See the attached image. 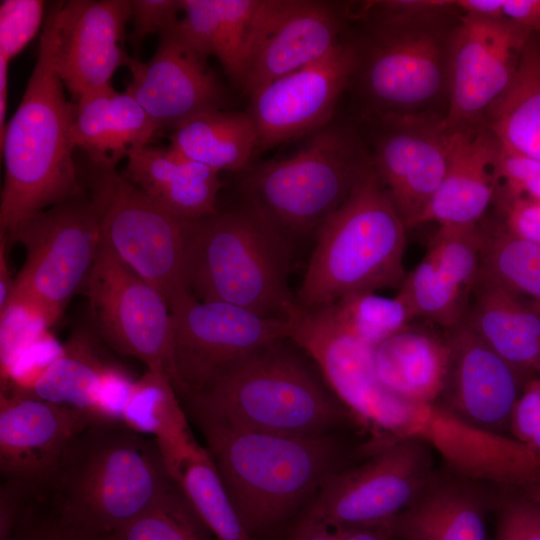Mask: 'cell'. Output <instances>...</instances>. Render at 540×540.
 Masks as SVG:
<instances>
[{
    "label": "cell",
    "mask_w": 540,
    "mask_h": 540,
    "mask_svg": "<svg viewBox=\"0 0 540 540\" xmlns=\"http://www.w3.org/2000/svg\"><path fill=\"white\" fill-rule=\"evenodd\" d=\"M59 2L47 7L36 64L0 140L5 169L0 231L4 233L85 190L73 158L76 105L67 99L54 63Z\"/></svg>",
    "instance_id": "obj_1"
},
{
    "label": "cell",
    "mask_w": 540,
    "mask_h": 540,
    "mask_svg": "<svg viewBox=\"0 0 540 540\" xmlns=\"http://www.w3.org/2000/svg\"><path fill=\"white\" fill-rule=\"evenodd\" d=\"M290 338L237 361L182 400L196 422L315 437L353 418Z\"/></svg>",
    "instance_id": "obj_2"
},
{
    "label": "cell",
    "mask_w": 540,
    "mask_h": 540,
    "mask_svg": "<svg viewBox=\"0 0 540 540\" xmlns=\"http://www.w3.org/2000/svg\"><path fill=\"white\" fill-rule=\"evenodd\" d=\"M176 482L155 438L94 421L70 442L43 498L67 521L109 536Z\"/></svg>",
    "instance_id": "obj_3"
},
{
    "label": "cell",
    "mask_w": 540,
    "mask_h": 540,
    "mask_svg": "<svg viewBox=\"0 0 540 540\" xmlns=\"http://www.w3.org/2000/svg\"><path fill=\"white\" fill-rule=\"evenodd\" d=\"M223 486L256 540L302 511L327 479L346 467L331 434L292 436L197 422Z\"/></svg>",
    "instance_id": "obj_4"
},
{
    "label": "cell",
    "mask_w": 540,
    "mask_h": 540,
    "mask_svg": "<svg viewBox=\"0 0 540 540\" xmlns=\"http://www.w3.org/2000/svg\"><path fill=\"white\" fill-rule=\"evenodd\" d=\"M293 246L245 204L189 221L184 277L200 301L289 319L298 309L289 288Z\"/></svg>",
    "instance_id": "obj_5"
},
{
    "label": "cell",
    "mask_w": 540,
    "mask_h": 540,
    "mask_svg": "<svg viewBox=\"0 0 540 540\" xmlns=\"http://www.w3.org/2000/svg\"><path fill=\"white\" fill-rule=\"evenodd\" d=\"M407 226L372 163L324 222L296 294L302 309L327 307L357 293L402 286Z\"/></svg>",
    "instance_id": "obj_6"
},
{
    "label": "cell",
    "mask_w": 540,
    "mask_h": 540,
    "mask_svg": "<svg viewBox=\"0 0 540 540\" xmlns=\"http://www.w3.org/2000/svg\"><path fill=\"white\" fill-rule=\"evenodd\" d=\"M308 137L288 157L250 165L239 182L242 203L292 246L315 237L371 162L350 125L331 122Z\"/></svg>",
    "instance_id": "obj_7"
},
{
    "label": "cell",
    "mask_w": 540,
    "mask_h": 540,
    "mask_svg": "<svg viewBox=\"0 0 540 540\" xmlns=\"http://www.w3.org/2000/svg\"><path fill=\"white\" fill-rule=\"evenodd\" d=\"M451 14L401 22H365L353 41L350 84L364 104L363 118L435 112L448 99Z\"/></svg>",
    "instance_id": "obj_8"
},
{
    "label": "cell",
    "mask_w": 540,
    "mask_h": 540,
    "mask_svg": "<svg viewBox=\"0 0 540 540\" xmlns=\"http://www.w3.org/2000/svg\"><path fill=\"white\" fill-rule=\"evenodd\" d=\"M101 243L156 288L169 308L189 294L184 264L188 222L158 205L116 169L79 168Z\"/></svg>",
    "instance_id": "obj_9"
},
{
    "label": "cell",
    "mask_w": 540,
    "mask_h": 540,
    "mask_svg": "<svg viewBox=\"0 0 540 540\" xmlns=\"http://www.w3.org/2000/svg\"><path fill=\"white\" fill-rule=\"evenodd\" d=\"M5 235L8 243L25 249L8 303L28 307L50 328L73 296L85 289L101 243L86 190L27 218Z\"/></svg>",
    "instance_id": "obj_10"
},
{
    "label": "cell",
    "mask_w": 540,
    "mask_h": 540,
    "mask_svg": "<svg viewBox=\"0 0 540 540\" xmlns=\"http://www.w3.org/2000/svg\"><path fill=\"white\" fill-rule=\"evenodd\" d=\"M360 464L321 486L299 515L336 528L389 526L421 495L435 473L434 448L410 436L378 441Z\"/></svg>",
    "instance_id": "obj_11"
},
{
    "label": "cell",
    "mask_w": 540,
    "mask_h": 540,
    "mask_svg": "<svg viewBox=\"0 0 540 540\" xmlns=\"http://www.w3.org/2000/svg\"><path fill=\"white\" fill-rule=\"evenodd\" d=\"M289 320L290 339L315 363L353 418L381 441L425 434L429 404L408 402L385 388L372 347L343 331L323 308L298 307Z\"/></svg>",
    "instance_id": "obj_12"
},
{
    "label": "cell",
    "mask_w": 540,
    "mask_h": 540,
    "mask_svg": "<svg viewBox=\"0 0 540 540\" xmlns=\"http://www.w3.org/2000/svg\"><path fill=\"white\" fill-rule=\"evenodd\" d=\"M170 312L174 388L180 400L201 391L251 353L290 338L289 319L264 317L229 303L200 301L191 293Z\"/></svg>",
    "instance_id": "obj_13"
},
{
    "label": "cell",
    "mask_w": 540,
    "mask_h": 540,
    "mask_svg": "<svg viewBox=\"0 0 540 540\" xmlns=\"http://www.w3.org/2000/svg\"><path fill=\"white\" fill-rule=\"evenodd\" d=\"M84 292L97 338L165 373L174 386L172 320L163 295L102 243Z\"/></svg>",
    "instance_id": "obj_14"
},
{
    "label": "cell",
    "mask_w": 540,
    "mask_h": 540,
    "mask_svg": "<svg viewBox=\"0 0 540 540\" xmlns=\"http://www.w3.org/2000/svg\"><path fill=\"white\" fill-rule=\"evenodd\" d=\"M531 32L506 18L460 15L449 43L450 133L485 126V115L516 71Z\"/></svg>",
    "instance_id": "obj_15"
},
{
    "label": "cell",
    "mask_w": 540,
    "mask_h": 540,
    "mask_svg": "<svg viewBox=\"0 0 540 540\" xmlns=\"http://www.w3.org/2000/svg\"><path fill=\"white\" fill-rule=\"evenodd\" d=\"M444 115L387 114L364 118L373 125V169L410 228L440 186L449 164L453 133Z\"/></svg>",
    "instance_id": "obj_16"
},
{
    "label": "cell",
    "mask_w": 540,
    "mask_h": 540,
    "mask_svg": "<svg viewBox=\"0 0 540 540\" xmlns=\"http://www.w3.org/2000/svg\"><path fill=\"white\" fill-rule=\"evenodd\" d=\"M346 5L322 0H261L240 87L251 96L326 56L341 40Z\"/></svg>",
    "instance_id": "obj_17"
},
{
    "label": "cell",
    "mask_w": 540,
    "mask_h": 540,
    "mask_svg": "<svg viewBox=\"0 0 540 540\" xmlns=\"http://www.w3.org/2000/svg\"><path fill=\"white\" fill-rule=\"evenodd\" d=\"M355 62L353 41H340L320 60L254 92L247 113L257 131V150L310 136L329 125Z\"/></svg>",
    "instance_id": "obj_18"
},
{
    "label": "cell",
    "mask_w": 540,
    "mask_h": 540,
    "mask_svg": "<svg viewBox=\"0 0 540 540\" xmlns=\"http://www.w3.org/2000/svg\"><path fill=\"white\" fill-rule=\"evenodd\" d=\"M444 334L448 363L435 404L472 428L508 437L515 405L530 379L463 323Z\"/></svg>",
    "instance_id": "obj_19"
},
{
    "label": "cell",
    "mask_w": 540,
    "mask_h": 540,
    "mask_svg": "<svg viewBox=\"0 0 540 540\" xmlns=\"http://www.w3.org/2000/svg\"><path fill=\"white\" fill-rule=\"evenodd\" d=\"M131 0L60 1L56 13L55 69L71 100L111 87L115 71L131 56L125 30Z\"/></svg>",
    "instance_id": "obj_20"
},
{
    "label": "cell",
    "mask_w": 540,
    "mask_h": 540,
    "mask_svg": "<svg viewBox=\"0 0 540 540\" xmlns=\"http://www.w3.org/2000/svg\"><path fill=\"white\" fill-rule=\"evenodd\" d=\"M177 25V24H176ZM176 25L161 33L148 61L132 57V79L125 92L150 117L159 132L172 131L204 111L222 109L224 89L207 60L178 34Z\"/></svg>",
    "instance_id": "obj_21"
},
{
    "label": "cell",
    "mask_w": 540,
    "mask_h": 540,
    "mask_svg": "<svg viewBox=\"0 0 540 540\" xmlns=\"http://www.w3.org/2000/svg\"><path fill=\"white\" fill-rule=\"evenodd\" d=\"M92 422L79 410L1 390V480L22 482L43 495L72 439Z\"/></svg>",
    "instance_id": "obj_22"
},
{
    "label": "cell",
    "mask_w": 540,
    "mask_h": 540,
    "mask_svg": "<svg viewBox=\"0 0 540 540\" xmlns=\"http://www.w3.org/2000/svg\"><path fill=\"white\" fill-rule=\"evenodd\" d=\"M480 223L440 225L398 293L415 318L447 331L461 323L480 270Z\"/></svg>",
    "instance_id": "obj_23"
},
{
    "label": "cell",
    "mask_w": 540,
    "mask_h": 540,
    "mask_svg": "<svg viewBox=\"0 0 540 540\" xmlns=\"http://www.w3.org/2000/svg\"><path fill=\"white\" fill-rule=\"evenodd\" d=\"M490 485L448 466L435 470L418 499L389 526L399 540H488L487 512L499 492Z\"/></svg>",
    "instance_id": "obj_24"
},
{
    "label": "cell",
    "mask_w": 540,
    "mask_h": 540,
    "mask_svg": "<svg viewBox=\"0 0 540 540\" xmlns=\"http://www.w3.org/2000/svg\"><path fill=\"white\" fill-rule=\"evenodd\" d=\"M500 150L486 126L453 133L446 174L411 227L478 224L494 201Z\"/></svg>",
    "instance_id": "obj_25"
},
{
    "label": "cell",
    "mask_w": 540,
    "mask_h": 540,
    "mask_svg": "<svg viewBox=\"0 0 540 540\" xmlns=\"http://www.w3.org/2000/svg\"><path fill=\"white\" fill-rule=\"evenodd\" d=\"M126 178L169 213L195 221L218 213L219 172L170 146L146 145L127 158Z\"/></svg>",
    "instance_id": "obj_26"
},
{
    "label": "cell",
    "mask_w": 540,
    "mask_h": 540,
    "mask_svg": "<svg viewBox=\"0 0 540 540\" xmlns=\"http://www.w3.org/2000/svg\"><path fill=\"white\" fill-rule=\"evenodd\" d=\"M527 378L540 370V313L478 274L461 321Z\"/></svg>",
    "instance_id": "obj_27"
},
{
    "label": "cell",
    "mask_w": 540,
    "mask_h": 540,
    "mask_svg": "<svg viewBox=\"0 0 540 540\" xmlns=\"http://www.w3.org/2000/svg\"><path fill=\"white\" fill-rule=\"evenodd\" d=\"M75 105L72 138L93 165L116 169L123 158L149 145L159 133L138 102L112 86L82 97Z\"/></svg>",
    "instance_id": "obj_28"
},
{
    "label": "cell",
    "mask_w": 540,
    "mask_h": 540,
    "mask_svg": "<svg viewBox=\"0 0 540 540\" xmlns=\"http://www.w3.org/2000/svg\"><path fill=\"white\" fill-rule=\"evenodd\" d=\"M380 382L411 403L435 404L442 392L448 347L444 331L409 324L373 348Z\"/></svg>",
    "instance_id": "obj_29"
},
{
    "label": "cell",
    "mask_w": 540,
    "mask_h": 540,
    "mask_svg": "<svg viewBox=\"0 0 540 540\" xmlns=\"http://www.w3.org/2000/svg\"><path fill=\"white\" fill-rule=\"evenodd\" d=\"M176 30L202 58L215 56L240 87L247 47L261 0H182Z\"/></svg>",
    "instance_id": "obj_30"
},
{
    "label": "cell",
    "mask_w": 540,
    "mask_h": 540,
    "mask_svg": "<svg viewBox=\"0 0 540 540\" xmlns=\"http://www.w3.org/2000/svg\"><path fill=\"white\" fill-rule=\"evenodd\" d=\"M185 415L170 378L150 369L135 380L122 412L126 426L155 438L173 479L200 446L189 432Z\"/></svg>",
    "instance_id": "obj_31"
},
{
    "label": "cell",
    "mask_w": 540,
    "mask_h": 540,
    "mask_svg": "<svg viewBox=\"0 0 540 540\" xmlns=\"http://www.w3.org/2000/svg\"><path fill=\"white\" fill-rule=\"evenodd\" d=\"M258 136L247 112L213 109L173 130L170 147L184 157L218 171L243 172L257 150Z\"/></svg>",
    "instance_id": "obj_32"
},
{
    "label": "cell",
    "mask_w": 540,
    "mask_h": 540,
    "mask_svg": "<svg viewBox=\"0 0 540 540\" xmlns=\"http://www.w3.org/2000/svg\"><path fill=\"white\" fill-rule=\"evenodd\" d=\"M485 126L502 147L540 160V40L531 35L512 80L489 107Z\"/></svg>",
    "instance_id": "obj_33"
},
{
    "label": "cell",
    "mask_w": 540,
    "mask_h": 540,
    "mask_svg": "<svg viewBox=\"0 0 540 540\" xmlns=\"http://www.w3.org/2000/svg\"><path fill=\"white\" fill-rule=\"evenodd\" d=\"M98 341L94 332L75 329L63 344L60 356L30 389L21 393L79 410L96 421L95 409L102 378L115 364L104 357Z\"/></svg>",
    "instance_id": "obj_34"
},
{
    "label": "cell",
    "mask_w": 540,
    "mask_h": 540,
    "mask_svg": "<svg viewBox=\"0 0 540 540\" xmlns=\"http://www.w3.org/2000/svg\"><path fill=\"white\" fill-rule=\"evenodd\" d=\"M480 228L479 273L540 313V245L511 233L500 220L480 224Z\"/></svg>",
    "instance_id": "obj_35"
},
{
    "label": "cell",
    "mask_w": 540,
    "mask_h": 540,
    "mask_svg": "<svg viewBox=\"0 0 540 540\" xmlns=\"http://www.w3.org/2000/svg\"><path fill=\"white\" fill-rule=\"evenodd\" d=\"M175 480L215 540H255L231 502L207 448L199 446L182 463Z\"/></svg>",
    "instance_id": "obj_36"
},
{
    "label": "cell",
    "mask_w": 540,
    "mask_h": 540,
    "mask_svg": "<svg viewBox=\"0 0 540 540\" xmlns=\"http://www.w3.org/2000/svg\"><path fill=\"white\" fill-rule=\"evenodd\" d=\"M323 309L343 331L372 348L416 319L399 293L394 297L375 292L352 294Z\"/></svg>",
    "instance_id": "obj_37"
},
{
    "label": "cell",
    "mask_w": 540,
    "mask_h": 540,
    "mask_svg": "<svg viewBox=\"0 0 540 540\" xmlns=\"http://www.w3.org/2000/svg\"><path fill=\"white\" fill-rule=\"evenodd\" d=\"M108 540H215L181 486L165 494L108 536Z\"/></svg>",
    "instance_id": "obj_38"
},
{
    "label": "cell",
    "mask_w": 540,
    "mask_h": 540,
    "mask_svg": "<svg viewBox=\"0 0 540 540\" xmlns=\"http://www.w3.org/2000/svg\"><path fill=\"white\" fill-rule=\"evenodd\" d=\"M46 4L42 0L0 2V57L10 62L43 28Z\"/></svg>",
    "instance_id": "obj_39"
},
{
    "label": "cell",
    "mask_w": 540,
    "mask_h": 540,
    "mask_svg": "<svg viewBox=\"0 0 540 540\" xmlns=\"http://www.w3.org/2000/svg\"><path fill=\"white\" fill-rule=\"evenodd\" d=\"M47 331L45 321L20 303L10 302L0 310L1 377L22 351Z\"/></svg>",
    "instance_id": "obj_40"
},
{
    "label": "cell",
    "mask_w": 540,
    "mask_h": 540,
    "mask_svg": "<svg viewBox=\"0 0 540 540\" xmlns=\"http://www.w3.org/2000/svg\"><path fill=\"white\" fill-rule=\"evenodd\" d=\"M495 540H540V505L516 488L500 487Z\"/></svg>",
    "instance_id": "obj_41"
},
{
    "label": "cell",
    "mask_w": 540,
    "mask_h": 540,
    "mask_svg": "<svg viewBox=\"0 0 540 540\" xmlns=\"http://www.w3.org/2000/svg\"><path fill=\"white\" fill-rule=\"evenodd\" d=\"M495 197H526L540 201V160L501 146Z\"/></svg>",
    "instance_id": "obj_42"
},
{
    "label": "cell",
    "mask_w": 540,
    "mask_h": 540,
    "mask_svg": "<svg viewBox=\"0 0 540 540\" xmlns=\"http://www.w3.org/2000/svg\"><path fill=\"white\" fill-rule=\"evenodd\" d=\"M36 489L14 480L0 484V540H14L43 500Z\"/></svg>",
    "instance_id": "obj_43"
},
{
    "label": "cell",
    "mask_w": 540,
    "mask_h": 540,
    "mask_svg": "<svg viewBox=\"0 0 540 540\" xmlns=\"http://www.w3.org/2000/svg\"><path fill=\"white\" fill-rule=\"evenodd\" d=\"M183 10L182 0H131L132 32L128 39L137 58L143 41L173 28Z\"/></svg>",
    "instance_id": "obj_44"
},
{
    "label": "cell",
    "mask_w": 540,
    "mask_h": 540,
    "mask_svg": "<svg viewBox=\"0 0 540 540\" xmlns=\"http://www.w3.org/2000/svg\"><path fill=\"white\" fill-rule=\"evenodd\" d=\"M358 17L371 22H400L452 14L455 1L446 0H383L360 4Z\"/></svg>",
    "instance_id": "obj_45"
},
{
    "label": "cell",
    "mask_w": 540,
    "mask_h": 540,
    "mask_svg": "<svg viewBox=\"0 0 540 540\" xmlns=\"http://www.w3.org/2000/svg\"><path fill=\"white\" fill-rule=\"evenodd\" d=\"M14 540H108L60 516L43 499Z\"/></svg>",
    "instance_id": "obj_46"
},
{
    "label": "cell",
    "mask_w": 540,
    "mask_h": 540,
    "mask_svg": "<svg viewBox=\"0 0 540 540\" xmlns=\"http://www.w3.org/2000/svg\"><path fill=\"white\" fill-rule=\"evenodd\" d=\"M500 221L516 236L540 245V201L526 197H495Z\"/></svg>",
    "instance_id": "obj_47"
},
{
    "label": "cell",
    "mask_w": 540,
    "mask_h": 540,
    "mask_svg": "<svg viewBox=\"0 0 540 540\" xmlns=\"http://www.w3.org/2000/svg\"><path fill=\"white\" fill-rule=\"evenodd\" d=\"M286 540H399L390 526L336 528L298 516Z\"/></svg>",
    "instance_id": "obj_48"
},
{
    "label": "cell",
    "mask_w": 540,
    "mask_h": 540,
    "mask_svg": "<svg viewBox=\"0 0 540 540\" xmlns=\"http://www.w3.org/2000/svg\"><path fill=\"white\" fill-rule=\"evenodd\" d=\"M502 15L540 40V0H503Z\"/></svg>",
    "instance_id": "obj_49"
},
{
    "label": "cell",
    "mask_w": 540,
    "mask_h": 540,
    "mask_svg": "<svg viewBox=\"0 0 540 540\" xmlns=\"http://www.w3.org/2000/svg\"><path fill=\"white\" fill-rule=\"evenodd\" d=\"M460 15L482 18H503V0H459L455 1Z\"/></svg>",
    "instance_id": "obj_50"
},
{
    "label": "cell",
    "mask_w": 540,
    "mask_h": 540,
    "mask_svg": "<svg viewBox=\"0 0 540 540\" xmlns=\"http://www.w3.org/2000/svg\"><path fill=\"white\" fill-rule=\"evenodd\" d=\"M7 236L0 231V310L9 302L14 285L7 261Z\"/></svg>",
    "instance_id": "obj_51"
},
{
    "label": "cell",
    "mask_w": 540,
    "mask_h": 540,
    "mask_svg": "<svg viewBox=\"0 0 540 540\" xmlns=\"http://www.w3.org/2000/svg\"><path fill=\"white\" fill-rule=\"evenodd\" d=\"M8 65L9 62L0 57V140L4 136L7 124L5 118L7 111Z\"/></svg>",
    "instance_id": "obj_52"
},
{
    "label": "cell",
    "mask_w": 540,
    "mask_h": 540,
    "mask_svg": "<svg viewBox=\"0 0 540 540\" xmlns=\"http://www.w3.org/2000/svg\"><path fill=\"white\" fill-rule=\"evenodd\" d=\"M522 495L540 505V479L521 488H516Z\"/></svg>",
    "instance_id": "obj_53"
},
{
    "label": "cell",
    "mask_w": 540,
    "mask_h": 540,
    "mask_svg": "<svg viewBox=\"0 0 540 540\" xmlns=\"http://www.w3.org/2000/svg\"><path fill=\"white\" fill-rule=\"evenodd\" d=\"M539 373H540V370H539Z\"/></svg>",
    "instance_id": "obj_54"
}]
</instances>
